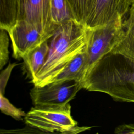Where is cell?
<instances>
[{"label":"cell","mask_w":134,"mask_h":134,"mask_svg":"<svg viewBox=\"0 0 134 134\" xmlns=\"http://www.w3.org/2000/svg\"><path fill=\"white\" fill-rule=\"evenodd\" d=\"M6 31L1 29L0 32V69L7 63L9 59V39Z\"/></svg>","instance_id":"cell-16"},{"label":"cell","mask_w":134,"mask_h":134,"mask_svg":"<svg viewBox=\"0 0 134 134\" xmlns=\"http://www.w3.org/2000/svg\"><path fill=\"white\" fill-rule=\"evenodd\" d=\"M66 1L73 19L84 27L95 0H66Z\"/></svg>","instance_id":"cell-13"},{"label":"cell","mask_w":134,"mask_h":134,"mask_svg":"<svg viewBox=\"0 0 134 134\" xmlns=\"http://www.w3.org/2000/svg\"><path fill=\"white\" fill-rule=\"evenodd\" d=\"M132 3H133V4H132V5H133V4H134V0H132Z\"/></svg>","instance_id":"cell-20"},{"label":"cell","mask_w":134,"mask_h":134,"mask_svg":"<svg viewBox=\"0 0 134 134\" xmlns=\"http://www.w3.org/2000/svg\"><path fill=\"white\" fill-rule=\"evenodd\" d=\"M132 4V0H95L84 27L94 28L124 19Z\"/></svg>","instance_id":"cell-7"},{"label":"cell","mask_w":134,"mask_h":134,"mask_svg":"<svg viewBox=\"0 0 134 134\" xmlns=\"http://www.w3.org/2000/svg\"><path fill=\"white\" fill-rule=\"evenodd\" d=\"M123 20L119 19L104 26L86 29L87 73L116 44L121 32Z\"/></svg>","instance_id":"cell-4"},{"label":"cell","mask_w":134,"mask_h":134,"mask_svg":"<svg viewBox=\"0 0 134 134\" xmlns=\"http://www.w3.org/2000/svg\"><path fill=\"white\" fill-rule=\"evenodd\" d=\"M114 132L117 134H134V124L119 125L115 128Z\"/></svg>","instance_id":"cell-18"},{"label":"cell","mask_w":134,"mask_h":134,"mask_svg":"<svg viewBox=\"0 0 134 134\" xmlns=\"http://www.w3.org/2000/svg\"><path fill=\"white\" fill-rule=\"evenodd\" d=\"M18 20L34 25L47 40L51 38L58 26L51 20L50 0H20Z\"/></svg>","instance_id":"cell-6"},{"label":"cell","mask_w":134,"mask_h":134,"mask_svg":"<svg viewBox=\"0 0 134 134\" xmlns=\"http://www.w3.org/2000/svg\"><path fill=\"white\" fill-rule=\"evenodd\" d=\"M49 39L46 61L31 80L35 86L49 83L72 59L86 50V29L73 19L59 24Z\"/></svg>","instance_id":"cell-2"},{"label":"cell","mask_w":134,"mask_h":134,"mask_svg":"<svg viewBox=\"0 0 134 134\" xmlns=\"http://www.w3.org/2000/svg\"><path fill=\"white\" fill-rule=\"evenodd\" d=\"M7 32L12 42L13 56L16 59L23 58L47 40L34 25L25 20L17 21Z\"/></svg>","instance_id":"cell-8"},{"label":"cell","mask_w":134,"mask_h":134,"mask_svg":"<svg viewBox=\"0 0 134 134\" xmlns=\"http://www.w3.org/2000/svg\"><path fill=\"white\" fill-rule=\"evenodd\" d=\"M48 40L30 51L22 58L31 80L35 77L46 61L49 49Z\"/></svg>","instance_id":"cell-11"},{"label":"cell","mask_w":134,"mask_h":134,"mask_svg":"<svg viewBox=\"0 0 134 134\" xmlns=\"http://www.w3.org/2000/svg\"><path fill=\"white\" fill-rule=\"evenodd\" d=\"M71 106H37L32 107L24 117L25 123L43 132L65 133L77 125L72 117Z\"/></svg>","instance_id":"cell-3"},{"label":"cell","mask_w":134,"mask_h":134,"mask_svg":"<svg viewBox=\"0 0 134 134\" xmlns=\"http://www.w3.org/2000/svg\"><path fill=\"white\" fill-rule=\"evenodd\" d=\"M111 51L134 59V4L123 20L119 39Z\"/></svg>","instance_id":"cell-9"},{"label":"cell","mask_w":134,"mask_h":134,"mask_svg":"<svg viewBox=\"0 0 134 134\" xmlns=\"http://www.w3.org/2000/svg\"><path fill=\"white\" fill-rule=\"evenodd\" d=\"M83 88L106 93L115 101L134 102V59L108 52L88 72Z\"/></svg>","instance_id":"cell-1"},{"label":"cell","mask_w":134,"mask_h":134,"mask_svg":"<svg viewBox=\"0 0 134 134\" xmlns=\"http://www.w3.org/2000/svg\"><path fill=\"white\" fill-rule=\"evenodd\" d=\"M87 72V57L86 50L77 54L51 82L74 80L83 83Z\"/></svg>","instance_id":"cell-10"},{"label":"cell","mask_w":134,"mask_h":134,"mask_svg":"<svg viewBox=\"0 0 134 134\" xmlns=\"http://www.w3.org/2000/svg\"><path fill=\"white\" fill-rule=\"evenodd\" d=\"M50 13L52 23L57 25L73 19V16L66 0H50Z\"/></svg>","instance_id":"cell-14"},{"label":"cell","mask_w":134,"mask_h":134,"mask_svg":"<svg viewBox=\"0 0 134 134\" xmlns=\"http://www.w3.org/2000/svg\"><path fill=\"white\" fill-rule=\"evenodd\" d=\"M0 109L1 111L5 115L10 116L17 120H23L26 114L21 109L14 106L4 95L0 93Z\"/></svg>","instance_id":"cell-15"},{"label":"cell","mask_w":134,"mask_h":134,"mask_svg":"<svg viewBox=\"0 0 134 134\" xmlns=\"http://www.w3.org/2000/svg\"><path fill=\"white\" fill-rule=\"evenodd\" d=\"M83 88V83L74 80L51 82L43 86H35L30 95L35 106L64 105Z\"/></svg>","instance_id":"cell-5"},{"label":"cell","mask_w":134,"mask_h":134,"mask_svg":"<svg viewBox=\"0 0 134 134\" xmlns=\"http://www.w3.org/2000/svg\"><path fill=\"white\" fill-rule=\"evenodd\" d=\"M17 65L16 63H9L7 67L2 71L0 75V93L4 95L5 90L10 77L12 71L15 66Z\"/></svg>","instance_id":"cell-17"},{"label":"cell","mask_w":134,"mask_h":134,"mask_svg":"<svg viewBox=\"0 0 134 134\" xmlns=\"http://www.w3.org/2000/svg\"><path fill=\"white\" fill-rule=\"evenodd\" d=\"M91 127H78L77 125L73 127L72 129L68 131L65 134H73V133H78L88 129H90Z\"/></svg>","instance_id":"cell-19"},{"label":"cell","mask_w":134,"mask_h":134,"mask_svg":"<svg viewBox=\"0 0 134 134\" xmlns=\"http://www.w3.org/2000/svg\"><path fill=\"white\" fill-rule=\"evenodd\" d=\"M20 0H0V28L8 32L18 19Z\"/></svg>","instance_id":"cell-12"}]
</instances>
